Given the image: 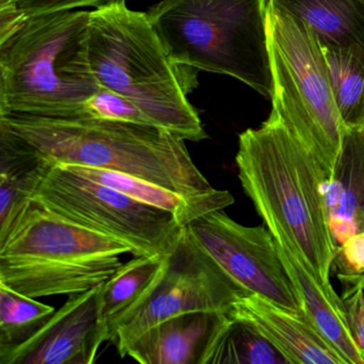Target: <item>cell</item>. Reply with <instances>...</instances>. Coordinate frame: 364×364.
Returning a JSON list of instances; mask_svg holds the SVG:
<instances>
[{"label": "cell", "mask_w": 364, "mask_h": 364, "mask_svg": "<svg viewBox=\"0 0 364 364\" xmlns=\"http://www.w3.org/2000/svg\"><path fill=\"white\" fill-rule=\"evenodd\" d=\"M332 93L345 129L364 125V50L323 46Z\"/></svg>", "instance_id": "cell-21"}, {"label": "cell", "mask_w": 364, "mask_h": 364, "mask_svg": "<svg viewBox=\"0 0 364 364\" xmlns=\"http://www.w3.org/2000/svg\"><path fill=\"white\" fill-rule=\"evenodd\" d=\"M102 284L70 295L33 338L0 355V364L95 363L100 347L109 341V326L102 315Z\"/></svg>", "instance_id": "cell-11"}, {"label": "cell", "mask_w": 364, "mask_h": 364, "mask_svg": "<svg viewBox=\"0 0 364 364\" xmlns=\"http://www.w3.org/2000/svg\"><path fill=\"white\" fill-rule=\"evenodd\" d=\"M0 125L61 165L122 172L185 196L216 189L193 163L185 140L161 127L91 116L24 114H3Z\"/></svg>", "instance_id": "cell-3"}, {"label": "cell", "mask_w": 364, "mask_h": 364, "mask_svg": "<svg viewBox=\"0 0 364 364\" xmlns=\"http://www.w3.org/2000/svg\"><path fill=\"white\" fill-rule=\"evenodd\" d=\"M199 364H289L287 358L252 325L223 313Z\"/></svg>", "instance_id": "cell-19"}, {"label": "cell", "mask_w": 364, "mask_h": 364, "mask_svg": "<svg viewBox=\"0 0 364 364\" xmlns=\"http://www.w3.org/2000/svg\"><path fill=\"white\" fill-rule=\"evenodd\" d=\"M55 312L53 306L0 284V355L33 338Z\"/></svg>", "instance_id": "cell-22"}, {"label": "cell", "mask_w": 364, "mask_h": 364, "mask_svg": "<svg viewBox=\"0 0 364 364\" xmlns=\"http://www.w3.org/2000/svg\"><path fill=\"white\" fill-rule=\"evenodd\" d=\"M197 244L249 293L298 314L304 306L266 227H246L223 210L208 213L186 225Z\"/></svg>", "instance_id": "cell-10"}, {"label": "cell", "mask_w": 364, "mask_h": 364, "mask_svg": "<svg viewBox=\"0 0 364 364\" xmlns=\"http://www.w3.org/2000/svg\"><path fill=\"white\" fill-rule=\"evenodd\" d=\"M223 312H193L157 323L125 350L142 364H199Z\"/></svg>", "instance_id": "cell-14"}, {"label": "cell", "mask_w": 364, "mask_h": 364, "mask_svg": "<svg viewBox=\"0 0 364 364\" xmlns=\"http://www.w3.org/2000/svg\"><path fill=\"white\" fill-rule=\"evenodd\" d=\"M343 285L342 300L353 336L364 353V274L346 276L338 274Z\"/></svg>", "instance_id": "cell-25"}, {"label": "cell", "mask_w": 364, "mask_h": 364, "mask_svg": "<svg viewBox=\"0 0 364 364\" xmlns=\"http://www.w3.org/2000/svg\"><path fill=\"white\" fill-rule=\"evenodd\" d=\"M246 293L185 227L152 289L139 304L108 323L109 341L124 358L127 347L157 323L186 313L225 312Z\"/></svg>", "instance_id": "cell-9"}, {"label": "cell", "mask_w": 364, "mask_h": 364, "mask_svg": "<svg viewBox=\"0 0 364 364\" xmlns=\"http://www.w3.org/2000/svg\"><path fill=\"white\" fill-rule=\"evenodd\" d=\"M333 265L338 274L346 276L364 274V231L347 238L336 248Z\"/></svg>", "instance_id": "cell-26"}, {"label": "cell", "mask_w": 364, "mask_h": 364, "mask_svg": "<svg viewBox=\"0 0 364 364\" xmlns=\"http://www.w3.org/2000/svg\"><path fill=\"white\" fill-rule=\"evenodd\" d=\"M54 161L0 125V237L7 233Z\"/></svg>", "instance_id": "cell-16"}, {"label": "cell", "mask_w": 364, "mask_h": 364, "mask_svg": "<svg viewBox=\"0 0 364 364\" xmlns=\"http://www.w3.org/2000/svg\"><path fill=\"white\" fill-rule=\"evenodd\" d=\"M238 178L274 240L293 251L327 287L336 245L321 164L274 114L238 137Z\"/></svg>", "instance_id": "cell-1"}, {"label": "cell", "mask_w": 364, "mask_h": 364, "mask_svg": "<svg viewBox=\"0 0 364 364\" xmlns=\"http://www.w3.org/2000/svg\"><path fill=\"white\" fill-rule=\"evenodd\" d=\"M86 116L156 127L131 101L104 87L87 102Z\"/></svg>", "instance_id": "cell-24"}, {"label": "cell", "mask_w": 364, "mask_h": 364, "mask_svg": "<svg viewBox=\"0 0 364 364\" xmlns=\"http://www.w3.org/2000/svg\"><path fill=\"white\" fill-rule=\"evenodd\" d=\"M122 3H127V0H0V16L22 18L37 14L88 7L101 9Z\"/></svg>", "instance_id": "cell-23"}, {"label": "cell", "mask_w": 364, "mask_h": 364, "mask_svg": "<svg viewBox=\"0 0 364 364\" xmlns=\"http://www.w3.org/2000/svg\"><path fill=\"white\" fill-rule=\"evenodd\" d=\"M90 11L25 16L0 28V116H86L101 88L88 57Z\"/></svg>", "instance_id": "cell-2"}, {"label": "cell", "mask_w": 364, "mask_h": 364, "mask_svg": "<svg viewBox=\"0 0 364 364\" xmlns=\"http://www.w3.org/2000/svg\"><path fill=\"white\" fill-rule=\"evenodd\" d=\"M269 0H161L149 18L174 63L274 95Z\"/></svg>", "instance_id": "cell-6"}, {"label": "cell", "mask_w": 364, "mask_h": 364, "mask_svg": "<svg viewBox=\"0 0 364 364\" xmlns=\"http://www.w3.org/2000/svg\"><path fill=\"white\" fill-rule=\"evenodd\" d=\"M88 57L100 86L131 101L153 124L188 141L208 138L188 100L197 70L172 60L148 14L127 3L90 11Z\"/></svg>", "instance_id": "cell-4"}, {"label": "cell", "mask_w": 364, "mask_h": 364, "mask_svg": "<svg viewBox=\"0 0 364 364\" xmlns=\"http://www.w3.org/2000/svg\"><path fill=\"white\" fill-rule=\"evenodd\" d=\"M267 33L272 112L321 164L329 181L346 129L334 101L323 46L304 21L270 5Z\"/></svg>", "instance_id": "cell-7"}, {"label": "cell", "mask_w": 364, "mask_h": 364, "mask_svg": "<svg viewBox=\"0 0 364 364\" xmlns=\"http://www.w3.org/2000/svg\"><path fill=\"white\" fill-rule=\"evenodd\" d=\"M229 312L259 330L289 364H346L306 314L285 310L252 293L240 296Z\"/></svg>", "instance_id": "cell-12"}, {"label": "cell", "mask_w": 364, "mask_h": 364, "mask_svg": "<svg viewBox=\"0 0 364 364\" xmlns=\"http://www.w3.org/2000/svg\"><path fill=\"white\" fill-rule=\"evenodd\" d=\"M168 255H138L102 284V315L108 323L139 304L161 278Z\"/></svg>", "instance_id": "cell-20"}, {"label": "cell", "mask_w": 364, "mask_h": 364, "mask_svg": "<svg viewBox=\"0 0 364 364\" xmlns=\"http://www.w3.org/2000/svg\"><path fill=\"white\" fill-rule=\"evenodd\" d=\"M127 253L123 242L29 199L0 237V284L35 299L82 293L107 281Z\"/></svg>", "instance_id": "cell-5"}, {"label": "cell", "mask_w": 364, "mask_h": 364, "mask_svg": "<svg viewBox=\"0 0 364 364\" xmlns=\"http://www.w3.org/2000/svg\"><path fill=\"white\" fill-rule=\"evenodd\" d=\"M31 199L63 218L129 247L134 257L171 255L185 227L172 213L53 163Z\"/></svg>", "instance_id": "cell-8"}, {"label": "cell", "mask_w": 364, "mask_h": 364, "mask_svg": "<svg viewBox=\"0 0 364 364\" xmlns=\"http://www.w3.org/2000/svg\"><path fill=\"white\" fill-rule=\"evenodd\" d=\"M63 166L78 176L121 191L137 201L172 213L184 227L208 213L225 210L234 203L233 196L228 191L215 189L203 195L185 196L122 172Z\"/></svg>", "instance_id": "cell-17"}, {"label": "cell", "mask_w": 364, "mask_h": 364, "mask_svg": "<svg viewBox=\"0 0 364 364\" xmlns=\"http://www.w3.org/2000/svg\"><path fill=\"white\" fill-rule=\"evenodd\" d=\"M326 201L336 248L364 231V125L345 131L342 152L327 182Z\"/></svg>", "instance_id": "cell-15"}, {"label": "cell", "mask_w": 364, "mask_h": 364, "mask_svg": "<svg viewBox=\"0 0 364 364\" xmlns=\"http://www.w3.org/2000/svg\"><path fill=\"white\" fill-rule=\"evenodd\" d=\"M279 255L293 281L304 306V312L325 340L340 353L346 364H364L347 317L342 297L333 287L321 283L308 266L285 245L276 240Z\"/></svg>", "instance_id": "cell-13"}, {"label": "cell", "mask_w": 364, "mask_h": 364, "mask_svg": "<svg viewBox=\"0 0 364 364\" xmlns=\"http://www.w3.org/2000/svg\"><path fill=\"white\" fill-rule=\"evenodd\" d=\"M269 5L304 21L321 46L364 50V0H269Z\"/></svg>", "instance_id": "cell-18"}]
</instances>
